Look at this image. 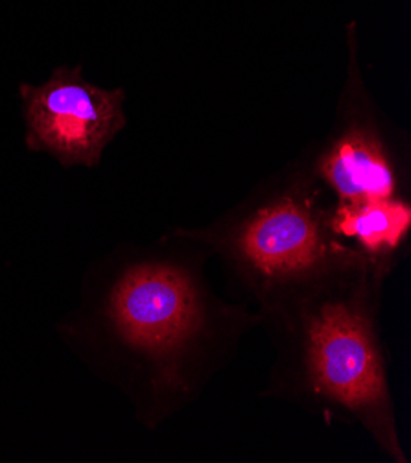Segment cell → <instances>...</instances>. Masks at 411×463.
I'll use <instances>...</instances> for the list:
<instances>
[{"label": "cell", "instance_id": "obj_2", "mask_svg": "<svg viewBox=\"0 0 411 463\" xmlns=\"http://www.w3.org/2000/svg\"><path fill=\"white\" fill-rule=\"evenodd\" d=\"M102 316L143 375L150 420L191 402L258 314L223 303L185 257L164 251L127 264Z\"/></svg>", "mask_w": 411, "mask_h": 463}, {"label": "cell", "instance_id": "obj_1", "mask_svg": "<svg viewBox=\"0 0 411 463\" xmlns=\"http://www.w3.org/2000/svg\"><path fill=\"white\" fill-rule=\"evenodd\" d=\"M389 268L369 259L303 279L258 305L277 349L267 393L358 425L384 456L407 463L380 335V296Z\"/></svg>", "mask_w": 411, "mask_h": 463}, {"label": "cell", "instance_id": "obj_6", "mask_svg": "<svg viewBox=\"0 0 411 463\" xmlns=\"http://www.w3.org/2000/svg\"><path fill=\"white\" fill-rule=\"evenodd\" d=\"M329 225L341 242L393 269L411 231V205L402 198L336 203Z\"/></svg>", "mask_w": 411, "mask_h": 463}, {"label": "cell", "instance_id": "obj_5", "mask_svg": "<svg viewBox=\"0 0 411 463\" xmlns=\"http://www.w3.org/2000/svg\"><path fill=\"white\" fill-rule=\"evenodd\" d=\"M317 174L338 203L400 198L398 175L388 148L369 126H349L319 157Z\"/></svg>", "mask_w": 411, "mask_h": 463}, {"label": "cell", "instance_id": "obj_3", "mask_svg": "<svg viewBox=\"0 0 411 463\" xmlns=\"http://www.w3.org/2000/svg\"><path fill=\"white\" fill-rule=\"evenodd\" d=\"M329 214L308 187L297 184L233 220L177 231V237L216 255L260 305L312 275L368 259L332 233Z\"/></svg>", "mask_w": 411, "mask_h": 463}, {"label": "cell", "instance_id": "obj_4", "mask_svg": "<svg viewBox=\"0 0 411 463\" xmlns=\"http://www.w3.org/2000/svg\"><path fill=\"white\" fill-rule=\"evenodd\" d=\"M26 143L61 165L97 166L106 146L124 128V92L106 90L79 71L58 69L42 85H23Z\"/></svg>", "mask_w": 411, "mask_h": 463}]
</instances>
